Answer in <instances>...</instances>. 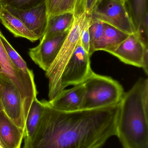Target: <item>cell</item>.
<instances>
[{
    "label": "cell",
    "instance_id": "1",
    "mask_svg": "<svg viewBox=\"0 0 148 148\" xmlns=\"http://www.w3.org/2000/svg\"><path fill=\"white\" fill-rule=\"evenodd\" d=\"M43 111L23 148H101L116 136L119 103L74 111L57 110L42 101Z\"/></svg>",
    "mask_w": 148,
    "mask_h": 148
},
{
    "label": "cell",
    "instance_id": "2",
    "mask_svg": "<svg viewBox=\"0 0 148 148\" xmlns=\"http://www.w3.org/2000/svg\"><path fill=\"white\" fill-rule=\"evenodd\" d=\"M123 148H148V79L140 78L119 103L116 134Z\"/></svg>",
    "mask_w": 148,
    "mask_h": 148
},
{
    "label": "cell",
    "instance_id": "3",
    "mask_svg": "<svg viewBox=\"0 0 148 148\" xmlns=\"http://www.w3.org/2000/svg\"><path fill=\"white\" fill-rule=\"evenodd\" d=\"M83 83L85 91L81 110L119 104L124 94L122 86L117 81L94 72Z\"/></svg>",
    "mask_w": 148,
    "mask_h": 148
},
{
    "label": "cell",
    "instance_id": "4",
    "mask_svg": "<svg viewBox=\"0 0 148 148\" xmlns=\"http://www.w3.org/2000/svg\"><path fill=\"white\" fill-rule=\"evenodd\" d=\"M88 15L87 12H85L74 16L73 25L58 55L46 72V76L49 81V101L54 99L61 92L62 75L81 40L82 29Z\"/></svg>",
    "mask_w": 148,
    "mask_h": 148
},
{
    "label": "cell",
    "instance_id": "5",
    "mask_svg": "<svg viewBox=\"0 0 148 148\" xmlns=\"http://www.w3.org/2000/svg\"><path fill=\"white\" fill-rule=\"evenodd\" d=\"M2 33L0 30V36ZM0 66L3 74L9 77L20 91L26 121L33 100L36 98L37 90L33 73H25L14 65L8 56L0 40Z\"/></svg>",
    "mask_w": 148,
    "mask_h": 148
},
{
    "label": "cell",
    "instance_id": "6",
    "mask_svg": "<svg viewBox=\"0 0 148 148\" xmlns=\"http://www.w3.org/2000/svg\"><path fill=\"white\" fill-rule=\"evenodd\" d=\"M126 3L117 0H102L91 14L94 21L101 22L128 34L136 33V28Z\"/></svg>",
    "mask_w": 148,
    "mask_h": 148
},
{
    "label": "cell",
    "instance_id": "7",
    "mask_svg": "<svg viewBox=\"0 0 148 148\" xmlns=\"http://www.w3.org/2000/svg\"><path fill=\"white\" fill-rule=\"evenodd\" d=\"M90 57L89 53L84 49L80 40L62 75L61 92L68 86L83 83L92 74L93 71L90 66Z\"/></svg>",
    "mask_w": 148,
    "mask_h": 148
},
{
    "label": "cell",
    "instance_id": "8",
    "mask_svg": "<svg viewBox=\"0 0 148 148\" xmlns=\"http://www.w3.org/2000/svg\"><path fill=\"white\" fill-rule=\"evenodd\" d=\"M0 100L3 111L24 132L25 120L20 91L9 77L0 73Z\"/></svg>",
    "mask_w": 148,
    "mask_h": 148
},
{
    "label": "cell",
    "instance_id": "9",
    "mask_svg": "<svg viewBox=\"0 0 148 148\" xmlns=\"http://www.w3.org/2000/svg\"><path fill=\"white\" fill-rule=\"evenodd\" d=\"M68 32L49 39L40 40L37 46L29 49V55L32 61L47 72L57 57Z\"/></svg>",
    "mask_w": 148,
    "mask_h": 148
},
{
    "label": "cell",
    "instance_id": "10",
    "mask_svg": "<svg viewBox=\"0 0 148 148\" xmlns=\"http://www.w3.org/2000/svg\"><path fill=\"white\" fill-rule=\"evenodd\" d=\"M4 8L20 19L38 40L42 38L45 34L48 20L45 2L28 10H20L10 7Z\"/></svg>",
    "mask_w": 148,
    "mask_h": 148
},
{
    "label": "cell",
    "instance_id": "11",
    "mask_svg": "<svg viewBox=\"0 0 148 148\" xmlns=\"http://www.w3.org/2000/svg\"><path fill=\"white\" fill-rule=\"evenodd\" d=\"M148 49L134 33L129 35L111 54L126 64L142 68L143 57Z\"/></svg>",
    "mask_w": 148,
    "mask_h": 148
},
{
    "label": "cell",
    "instance_id": "12",
    "mask_svg": "<svg viewBox=\"0 0 148 148\" xmlns=\"http://www.w3.org/2000/svg\"><path fill=\"white\" fill-rule=\"evenodd\" d=\"M85 88L83 83L74 85L69 89L63 90L54 99L49 101L53 108L63 111H74L81 110Z\"/></svg>",
    "mask_w": 148,
    "mask_h": 148
},
{
    "label": "cell",
    "instance_id": "13",
    "mask_svg": "<svg viewBox=\"0 0 148 148\" xmlns=\"http://www.w3.org/2000/svg\"><path fill=\"white\" fill-rule=\"evenodd\" d=\"M24 131L2 110L0 112V144L2 148H21Z\"/></svg>",
    "mask_w": 148,
    "mask_h": 148
},
{
    "label": "cell",
    "instance_id": "14",
    "mask_svg": "<svg viewBox=\"0 0 148 148\" xmlns=\"http://www.w3.org/2000/svg\"><path fill=\"white\" fill-rule=\"evenodd\" d=\"M48 19L66 13L74 16L87 12V0H46Z\"/></svg>",
    "mask_w": 148,
    "mask_h": 148
},
{
    "label": "cell",
    "instance_id": "15",
    "mask_svg": "<svg viewBox=\"0 0 148 148\" xmlns=\"http://www.w3.org/2000/svg\"><path fill=\"white\" fill-rule=\"evenodd\" d=\"M0 22L15 37L25 38L32 42L38 40L20 19L2 6H0Z\"/></svg>",
    "mask_w": 148,
    "mask_h": 148
},
{
    "label": "cell",
    "instance_id": "16",
    "mask_svg": "<svg viewBox=\"0 0 148 148\" xmlns=\"http://www.w3.org/2000/svg\"><path fill=\"white\" fill-rule=\"evenodd\" d=\"M129 34L104 23V32L100 40L95 46V52L104 51L111 54L124 41Z\"/></svg>",
    "mask_w": 148,
    "mask_h": 148
},
{
    "label": "cell",
    "instance_id": "17",
    "mask_svg": "<svg viewBox=\"0 0 148 148\" xmlns=\"http://www.w3.org/2000/svg\"><path fill=\"white\" fill-rule=\"evenodd\" d=\"M74 20V15L71 13L61 14L49 18L45 34L41 39H49L68 32Z\"/></svg>",
    "mask_w": 148,
    "mask_h": 148
},
{
    "label": "cell",
    "instance_id": "18",
    "mask_svg": "<svg viewBox=\"0 0 148 148\" xmlns=\"http://www.w3.org/2000/svg\"><path fill=\"white\" fill-rule=\"evenodd\" d=\"M42 101L36 98L33 100L25 121L24 137H30L36 129L43 111Z\"/></svg>",
    "mask_w": 148,
    "mask_h": 148
},
{
    "label": "cell",
    "instance_id": "19",
    "mask_svg": "<svg viewBox=\"0 0 148 148\" xmlns=\"http://www.w3.org/2000/svg\"><path fill=\"white\" fill-rule=\"evenodd\" d=\"M0 40L8 56L15 66L19 70L23 71L25 73L28 74L33 73L32 70H30L28 68L27 63L25 61L13 48V47L7 40L2 34L0 36Z\"/></svg>",
    "mask_w": 148,
    "mask_h": 148
},
{
    "label": "cell",
    "instance_id": "20",
    "mask_svg": "<svg viewBox=\"0 0 148 148\" xmlns=\"http://www.w3.org/2000/svg\"><path fill=\"white\" fill-rule=\"evenodd\" d=\"M133 19L136 33L140 28L143 21L148 17L147 0H132Z\"/></svg>",
    "mask_w": 148,
    "mask_h": 148
},
{
    "label": "cell",
    "instance_id": "21",
    "mask_svg": "<svg viewBox=\"0 0 148 148\" xmlns=\"http://www.w3.org/2000/svg\"><path fill=\"white\" fill-rule=\"evenodd\" d=\"M46 0H0V6L20 10H28L36 7Z\"/></svg>",
    "mask_w": 148,
    "mask_h": 148
},
{
    "label": "cell",
    "instance_id": "22",
    "mask_svg": "<svg viewBox=\"0 0 148 148\" xmlns=\"http://www.w3.org/2000/svg\"><path fill=\"white\" fill-rule=\"evenodd\" d=\"M104 25L103 23L94 21L93 20V22L89 27L90 50L89 54L90 56L95 52V46L102 37L104 32Z\"/></svg>",
    "mask_w": 148,
    "mask_h": 148
},
{
    "label": "cell",
    "instance_id": "23",
    "mask_svg": "<svg viewBox=\"0 0 148 148\" xmlns=\"http://www.w3.org/2000/svg\"><path fill=\"white\" fill-rule=\"evenodd\" d=\"M92 22L93 19L91 15L89 14L83 27L81 35V40L82 45L83 46L85 50L89 54L90 50L89 28Z\"/></svg>",
    "mask_w": 148,
    "mask_h": 148
},
{
    "label": "cell",
    "instance_id": "24",
    "mask_svg": "<svg viewBox=\"0 0 148 148\" xmlns=\"http://www.w3.org/2000/svg\"><path fill=\"white\" fill-rule=\"evenodd\" d=\"M102 0H87V14L91 15L94 11Z\"/></svg>",
    "mask_w": 148,
    "mask_h": 148
},
{
    "label": "cell",
    "instance_id": "25",
    "mask_svg": "<svg viewBox=\"0 0 148 148\" xmlns=\"http://www.w3.org/2000/svg\"><path fill=\"white\" fill-rule=\"evenodd\" d=\"M142 68L146 73V75L148 74V49L145 51V54L142 61Z\"/></svg>",
    "mask_w": 148,
    "mask_h": 148
},
{
    "label": "cell",
    "instance_id": "26",
    "mask_svg": "<svg viewBox=\"0 0 148 148\" xmlns=\"http://www.w3.org/2000/svg\"><path fill=\"white\" fill-rule=\"evenodd\" d=\"M3 110V108L2 105L1 103V100H0V112Z\"/></svg>",
    "mask_w": 148,
    "mask_h": 148
},
{
    "label": "cell",
    "instance_id": "27",
    "mask_svg": "<svg viewBox=\"0 0 148 148\" xmlns=\"http://www.w3.org/2000/svg\"><path fill=\"white\" fill-rule=\"evenodd\" d=\"M117 1H120L123 2H127L128 0H117Z\"/></svg>",
    "mask_w": 148,
    "mask_h": 148
},
{
    "label": "cell",
    "instance_id": "28",
    "mask_svg": "<svg viewBox=\"0 0 148 148\" xmlns=\"http://www.w3.org/2000/svg\"><path fill=\"white\" fill-rule=\"evenodd\" d=\"M0 73H3L2 69L1 67V66H0Z\"/></svg>",
    "mask_w": 148,
    "mask_h": 148
}]
</instances>
